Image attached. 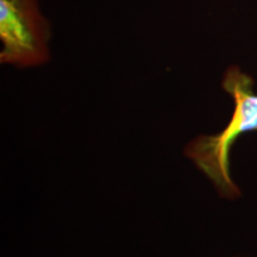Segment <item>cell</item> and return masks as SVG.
Segmentation results:
<instances>
[{
  "label": "cell",
  "mask_w": 257,
  "mask_h": 257,
  "mask_svg": "<svg viewBox=\"0 0 257 257\" xmlns=\"http://www.w3.org/2000/svg\"><path fill=\"white\" fill-rule=\"evenodd\" d=\"M253 85V79L238 66H231L225 70L221 86L234 102L229 123L216 135L193 138L185 148V156L226 199L240 197V189L231 176V149L242 135L257 131V93Z\"/></svg>",
  "instance_id": "1"
},
{
  "label": "cell",
  "mask_w": 257,
  "mask_h": 257,
  "mask_svg": "<svg viewBox=\"0 0 257 257\" xmlns=\"http://www.w3.org/2000/svg\"><path fill=\"white\" fill-rule=\"evenodd\" d=\"M50 37L37 0H0V62L18 68L47 63Z\"/></svg>",
  "instance_id": "2"
}]
</instances>
